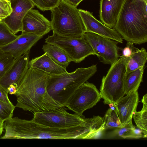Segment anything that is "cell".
<instances>
[{
	"mask_svg": "<svg viewBox=\"0 0 147 147\" xmlns=\"http://www.w3.org/2000/svg\"><path fill=\"white\" fill-rule=\"evenodd\" d=\"M49 77L46 73L29 67L14 94L17 101L15 107L34 113L59 107L47 90Z\"/></svg>",
	"mask_w": 147,
	"mask_h": 147,
	"instance_id": "1",
	"label": "cell"
},
{
	"mask_svg": "<svg viewBox=\"0 0 147 147\" xmlns=\"http://www.w3.org/2000/svg\"><path fill=\"white\" fill-rule=\"evenodd\" d=\"M29 67L36 69L50 75H58L67 71L65 69L56 63L46 53L30 61Z\"/></svg>",
	"mask_w": 147,
	"mask_h": 147,
	"instance_id": "18",
	"label": "cell"
},
{
	"mask_svg": "<svg viewBox=\"0 0 147 147\" xmlns=\"http://www.w3.org/2000/svg\"><path fill=\"white\" fill-rule=\"evenodd\" d=\"M103 119L105 124V129L124 127L120 121L116 109H112L109 108L106 111Z\"/></svg>",
	"mask_w": 147,
	"mask_h": 147,
	"instance_id": "24",
	"label": "cell"
},
{
	"mask_svg": "<svg viewBox=\"0 0 147 147\" xmlns=\"http://www.w3.org/2000/svg\"><path fill=\"white\" fill-rule=\"evenodd\" d=\"M115 131L118 136L124 139L144 138V135L141 131L138 128H136L132 122L123 127L117 128Z\"/></svg>",
	"mask_w": 147,
	"mask_h": 147,
	"instance_id": "23",
	"label": "cell"
},
{
	"mask_svg": "<svg viewBox=\"0 0 147 147\" xmlns=\"http://www.w3.org/2000/svg\"><path fill=\"white\" fill-rule=\"evenodd\" d=\"M9 0V1H11V0Z\"/></svg>",
	"mask_w": 147,
	"mask_h": 147,
	"instance_id": "35",
	"label": "cell"
},
{
	"mask_svg": "<svg viewBox=\"0 0 147 147\" xmlns=\"http://www.w3.org/2000/svg\"><path fill=\"white\" fill-rule=\"evenodd\" d=\"M3 123L0 118V136L2 134L4 126Z\"/></svg>",
	"mask_w": 147,
	"mask_h": 147,
	"instance_id": "34",
	"label": "cell"
},
{
	"mask_svg": "<svg viewBox=\"0 0 147 147\" xmlns=\"http://www.w3.org/2000/svg\"><path fill=\"white\" fill-rule=\"evenodd\" d=\"M124 0H100L99 17L104 24L114 28Z\"/></svg>",
	"mask_w": 147,
	"mask_h": 147,
	"instance_id": "17",
	"label": "cell"
},
{
	"mask_svg": "<svg viewBox=\"0 0 147 147\" xmlns=\"http://www.w3.org/2000/svg\"><path fill=\"white\" fill-rule=\"evenodd\" d=\"M12 11L3 21L14 34L22 31L23 19L34 5L30 0H11Z\"/></svg>",
	"mask_w": 147,
	"mask_h": 147,
	"instance_id": "14",
	"label": "cell"
},
{
	"mask_svg": "<svg viewBox=\"0 0 147 147\" xmlns=\"http://www.w3.org/2000/svg\"><path fill=\"white\" fill-rule=\"evenodd\" d=\"M42 49L44 52L46 53L56 63L65 69L71 61L66 53L57 46L46 43Z\"/></svg>",
	"mask_w": 147,
	"mask_h": 147,
	"instance_id": "19",
	"label": "cell"
},
{
	"mask_svg": "<svg viewBox=\"0 0 147 147\" xmlns=\"http://www.w3.org/2000/svg\"><path fill=\"white\" fill-rule=\"evenodd\" d=\"M15 108L11 102L0 100V118L3 122L12 117Z\"/></svg>",
	"mask_w": 147,
	"mask_h": 147,
	"instance_id": "27",
	"label": "cell"
},
{
	"mask_svg": "<svg viewBox=\"0 0 147 147\" xmlns=\"http://www.w3.org/2000/svg\"><path fill=\"white\" fill-rule=\"evenodd\" d=\"M114 29L127 42L147 41V0H124Z\"/></svg>",
	"mask_w": 147,
	"mask_h": 147,
	"instance_id": "3",
	"label": "cell"
},
{
	"mask_svg": "<svg viewBox=\"0 0 147 147\" xmlns=\"http://www.w3.org/2000/svg\"><path fill=\"white\" fill-rule=\"evenodd\" d=\"M12 11L11 3L9 0H0V21L9 16Z\"/></svg>",
	"mask_w": 147,
	"mask_h": 147,
	"instance_id": "29",
	"label": "cell"
},
{
	"mask_svg": "<svg viewBox=\"0 0 147 147\" xmlns=\"http://www.w3.org/2000/svg\"><path fill=\"white\" fill-rule=\"evenodd\" d=\"M84 36L100 62L111 64L119 58L117 42L94 33L86 32Z\"/></svg>",
	"mask_w": 147,
	"mask_h": 147,
	"instance_id": "10",
	"label": "cell"
},
{
	"mask_svg": "<svg viewBox=\"0 0 147 147\" xmlns=\"http://www.w3.org/2000/svg\"><path fill=\"white\" fill-rule=\"evenodd\" d=\"M138 102L137 91L126 94L114 105L120 121L124 127L132 122L133 115L136 111Z\"/></svg>",
	"mask_w": 147,
	"mask_h": 147,
	"instance_id": "16",
	"label": "cell"
},
{
	"mask_svg": "<svg viewBox=\"0 0 147 147\" xmlns=\"http://www.w3.org/2000/svg\"><path fill=\"white\" fill-rule=\"evenodd\" d=\"M30 52L15 59L11 67L0 79V86L7 92L11 84H14L18 87L28 69Z\"/></svg>",
	"mask_w": 147,
	"mask_h": 147,
	"instance_id": "12",
	"label": "cell"
},
{
	"mask_svg": "<svg viewBox=\"0 0 147 147\" xmlns=\"http://www.w3.org/2000/svg\"><path fill=\"white\" fill-rule=\"evenodd\" d=\"M101 98L96 86L86 82L74 92L68 100L65 107L82 116L85 111L92 108Z\"/></svg>",
	"mask_w": 147,
	"mask_h": 147,
	"instance_id": "9",
	"label": "cell"
},
{
	"mask_svg": "<svg viewBox=\"0 0 147 147\" xmlns=\"http://www.w3.org/2000/svg\"><path fill=\"white\" fill-rule=\"evenodd\" d=\"M96 65L77 69L71 72L50 75L47 90L59 107H65L68 100L81 85L97 71Z\"/></svg>",
	"mask_w": 147,
	"mask_h": 147,
	"instance_id": "4",
	"label": "cell"
},
{
	"mask_svg": "<svg viewBox=\"0 0 147 147\" xmlns=\"http://www.w3.org/2000/svg\"><path fill=\"white\" fill-rule=\"evenodd\" d=\"M78 9L85 28V33H94L118 42L123 43L122 37L114 28L109 27L98 20L92 13L80 9Z\"/></svg>",
	"mask_w": 147,
	"mask_h": 147,
	"instance_id": "11",
	"label": "cell"
},
{
	"mask_svg": "<svg viewBox=\"0 0 147 147\" xmlns=\"http://www.w3.org/2000/svg\"><path fill=\"white\" fill-rule=\"evenodd\" d=\"M8 92L0 86V100L7 102H11L8 96Z\"/></svg>",
	"mask_w": 147,
	"mask_h": 147,
	"instance_id": "31",
	"label": "cell"
},
{
	"mask_svg": "<svg viewBox=\"0 0 147 147\" xmlns=\"http://www.w3.org/2000/svg\"><path fill=\"white\" fill-rule=\"evenodd\" d=\"M43 36L22 32L14 40L0 47L3 51L10 53L15 59L23 55L31 48Z\"/></svg>",
	"mask_w": 147,
	"mask_h": 147,
	"instance_id": "15",
	"label": "cell"
},
{
	"mask_svg": "<svg viewBox=\"0 0 147 147\" xmlns=\"http://www.w3.org/2000/svg\"><path fill=\"white\" fill-rule=\"evenodd\" d=\"M133 43L127 42L126 46L122 50V56L128 58L130 56L136 48L134 47Z\"/></svg>",
	"mask_w": 147,
	"mask_h": 147,
	"instance_id": "30",
	"label": "cell"
},
{
	"mask_svg": "<svg viewBox=\"0 0 147 147\" xmlns=\"http://www.w3.org/2000/svg\"><path fill=\"white\" fill-rule=\"evenodd\" d=\"M45 42L62 49L71 61L75 63H80L90 55H95L92 47L84 35L78 37H65L53 32L52 35L49 36L45 39Z\"/></svg>",
	"mask_w": 147,
	"mask_h": 147,
	"instance_id": "7",
	"label": "cell"
},
{
	"mask_svg": "<svg viewBox=\"0 0 147 147\" xmlns=\"http://www.w3.org/2000/svg\"><path fill=\"white\" fill-rule=\"evenodd\" d=\"M15 60L10 53L0 49V79L11 67Z\"/></svg>",
	"mask_w": 147,
	"mask_h": 147,
	"instance_id": "26",
	"label": "cell"
},
{
	"mask_svg": "<svg viewBox=\"0 0 147 147\" xmlns=\"http://www.w3.org/2000/svg\"><path fill=\"white\" fill-rule=\"evenodd\" d=\"M62 107L34 113L32 120L41 125L60 128L78 126L85 122V118L69 113Z\"/></svg>",
	"mask_w": 147,
	"mask_h": 147,
	"instance_id": "8",
	"label": "cell"
},
{
	"mask_svg": "<svg viewBox=\"0 0 147 147\" xmlns=\"http://www.w3.org/2000/svg\"><path fill=\"white\" fill-rule=\"evenodd\" d=\"M69 3L74 6L77 7L83 0H65Z\"/></svg>",
	"mask_w": 147,
	"mask_h": 147,
	"instance_id": "33",
	"label": "cell"
},
{
	"mask_svg": "<svg viewBox=\"0 0 147 147\" xmlns=\"http://www.w3.org/2000/svg\"><path fill=\"white\" fill-rule=\"evenodd\" d=\"M50 11L53 32L65 37H78L84 35L85 29L77 7L65 0H61Z\"/></svg>",
	"mask_w": 147,
	"mask_h": 147,
	"instance_id": "5",
	"label": "cell"
},
{
	"mask_svg": "<svg viewBox=\"0 0 147 147\" xmlns=\"http://www.w3.org/2000/svg\"><path fill=\"white\" fill-rule=\"evenodd\" d=\"M18 36L13 33L3 21H0V47L12 42Z\"/></svg>",
	"mask_w": 147,
	"mask_h": 147,
	"instance_id": "25",
	"label": "cell"
},
{
	"mask_svg": "<svg viewBox=\"0 0 147 147\" xmlns=\"http://www.w3.org/2000/svg\"><path fill=\"white\" fill-rule=\"evenodd\" d=\"M147 60V53L146 49L136 48L130 57L127 58L125 74L134 71L141 67H144Z\"/></svg>",
	"mask_w": 147,
	"mask_h": 147,
	"instance_id": "20",
	"label": "cell"
},
{
	"mask_svg": "<svg viewBox=\"0 0 147 147\" xmlns=\"http://www.w3.org/2000/svg\"><path fill=\"white\" fill-rule=\"evenodd\" d=\"M126 57L122 56L111 65L101 80L100 93L105 104L115 105L125 94L124 80Z\"/></svg>",
	"mask_w": 147,
	"mask_h": 147,
	"instance_id": "6",
	"label": "cell"
},
{
	"mask_svg": "<svg viewBox=\"0 0 147 147\" xmlns=\"http://www.w3.org/2000/svg\"><path fill=\"white\" fill-rule=\"evenodd\" d=\"M34 6L44 11L51 10L56 6L61 0H30Z\"/></svg>",
	"mask_w": 147,
	"mask_h": 147,
	"instance_id": "28",
	"label": "cell"
},
{
	"mask_svg": "<svg viewBox=\"0 0 147 147\" xmlns=\"http://www.w3.org/2000/svg\"><path fill=\"white\" fill-rule=\"evenodd\" d=\"M144 67L139 68L125 74L124 89L125 94L138 91L142 81Z\"/></svg>",
	"mask_w": 147,
	"mask_h": 147,
	"instance_id": "21",
	"label": "cell"
},
{
	"mask_svg": "<svg viewBox=\"0 0 147 147\" xmlns=\"http://www.w3.org/2000/svg\"><path fill=\"white\" fill-rule=\"evenodd\" d=\"M51 30V21L37 10L30 9L23 19L22 32L43 36Z\"/></svg>",
	"mask_w": 147,
	"mask_h": 147,
	"instance_id": "13",
	"label": "cell"
},
{
	"mask_svg": "<svg viewBox=\"0 0 147 147\" xmlns=\"http://www.w3.org/2000/svg\"><path fill=\"white\" fill-rule=\"evenodd\" d=\"M143 107L141 111L134 112L132 118L137 128L144 135V138L147 137V94L144 95L142 99Z\"/></svg>",
	"mask_w": 147,
	"mask_h": 147,
	"instance_id": "22",
	"label": "cell"
},
{
	"mask_svg": "<svg viewBox=\"0 0 147 147\" xmlns=\"http://www.w3.org/2000/svg\"></svg>",
	"mask_w": 147,
	"mask_h": 147,
	"instance_id": "36",
	"label": "cell"
},
{
	"mask_svg": "<svg viewBox=\"0 0 147 147\" xmlns=\"http://www.w3.org/2000/svg\"><path fill=\"white\" fill-rule=\"evenodd\" d=\"M17 90V87L13 84L10 85L7 88L8 93L10 94H14Z\"/></svg>",
	"mask_w": 147,
	"mask_h": 147,
	"instance_id": "32",
	"label": "cell"
},
{
	"mask_svg": "<svg viewBox=\"0 0 147 147\" xmlns=\"http://www.w3.org/2000/svg\"><path fill=\"white\" fill-rule=\"evenodd\" d=\"M5 134L2 139H85L88 131L85 122L72 127L60 128L39 124L32 120L11 117L3 124Z\"/></svg>",
	"mask_w": 147,
	"mask_h": 147,
	"instance_id": "2",
	"label": "cell"
}]
</instances>
